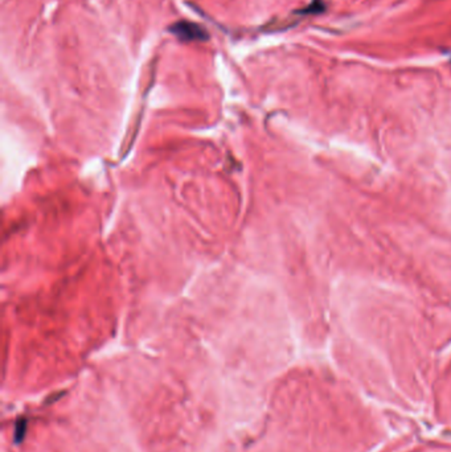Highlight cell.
I'll return each mask as SVG.
<instances>
[{
  "mask_svg": "<svg viewBox=\"0 0 451 452\" xmlns=\"http://www.w3.org/2000/svg\"><path fill=\"white\" fill-rule=\"evenodd\" d=\"M172 32L183 40H203L204 37H207L203 28H200L199 25L193 23H188V21H180V23L175 24L172 27Z\"/></svg>",
  "mask_w": 451,
  "mask_h": 452,
  "instance_id": "obj_1",
  "label": "cell"
}]
</instances>
